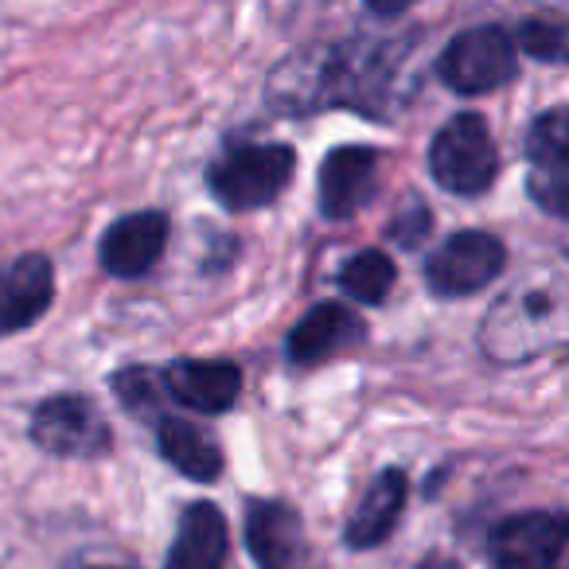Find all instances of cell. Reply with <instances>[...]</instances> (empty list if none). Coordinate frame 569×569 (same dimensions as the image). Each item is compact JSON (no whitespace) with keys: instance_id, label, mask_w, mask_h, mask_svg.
I'll return each mask as SVG.
<instances>
[{"instance_id":"25","label":"cell","mask_w":569,"mask_h":569,"mask_svg":"<svg viewBox=\"0 0 569 569\" xmlns=\"http://www.w3.org/2000/svg\"><path fill=\"white\" fill-rule=\"evenodd\" d=\"M94 569H137V566H94Z\"/></svg>"},{"instance_id":"6","label":"cell","mask_w":569,"mask_h":569,"mask_svg":"<svg viewBox=\"0 0 569 569\" xmlns=\"http://www.w3.org/2000/svg\"><path fill=\"white\" fill-rule=\"evenodd\" d=\"M28 437L56 460H102L113 452V429L87 395H51L28 418Z\"/></svg>"},{"instance_id":"16","label":"cell","mask_w":569,"mask_h":569,"mask_svg":"<svg viewBox=\"0 0 569 569\" xmlns=\"http://www.w3.org/2000/svg\"><path fill=\"white\" fill-rule=\"evenodd\" d=\"M406 499H410V476L402 468H382L359 507L351 511L348 527H343V546L348 550H375L382 546L406 515Z\"/></svg>"},{"instance_id":"13","label":"cell","mask_w":569,"mask_h":569,"mask_svg":"<svg viewBox=\"0 0 569 569\" xmlns=\"http://www.w3.org/2000/svg\"><path fill=\"white\" fill-rule=\"evenodd\" d=\"M367 340V320L359 317L351 305L340 301H320L297 320V328L284 336V359L301 371L320 367L328 359L343 356L351 348H363Z\"/></svg>"},{"instance_id":"20","label":"cell","mask_w":569,"mask_h":569,"mask_svg":"<svg viewBox=\"0 0 569 569\" xmlns=\"http://www.w3.org/2000/svg\"><path fill=\"white\" fill-rule=\"evenodd\" d=\"M113 398L121 402V410L133 418L157 421L160 406H164V390H160V371L152 367H118L110 379Z\"/></svg>"},{"instance_id":"8","label":"cell","mask_w":569,"mask_h":569,"mask_svg":"<svg viewBox=\"0 0 569 569\" xmlns=\"http://www.w3.org/2000/svg\"><path fill=\"white\" fill-rule=\"evenodd\" d=\"M569 519L566 511L507 515L488 535L491 569H561Z\"/></svg>"},{"instance_id":"23","label":"cell","mask_w":569,"mask_h":569,"mask_svg":"<svg viewBox=\"0 0 569 569\" xmlns=\"http://www.w3.org/2000/svg\"><path fill=\"white\" fill-rule=\"evenodd\" d=\"M367 12H371L375 20H398V17H406V4H367Z\"/></svg>"},{"instance_id":"3","label":"cell","mask_w":569,"mask_h":569,"mask_svg":"<svg viewBox=\"0 0 569 569\" xmlns=\"http://www.w3.org/2000/svg\"><path fill=\"white\" fill-rule=\"evenodd\" d=\"M297 176V149L281 141H230L207 164L211 199L230 214L261 211L277 203Z\"/></svg>"},{"instance_id":"11","label":"cell","mask_w":569,"mask_h":569,"mask_svg":"<svg viewBox=\"0 0 569 569\" xmlns=\"http://www.w3.org/2000/svg\"><path fill=\"white\" fill-rule=\"evenodd\" d=\"M379 188V149L336 144L317 172V207L328 222H348L375 199Z\"/></svg>"},{"instance_id":"7","label":"cell","mask_w":569,"mask_h":569,"mask_svg":"<svg viewBox=\"0 0 569 569\" xmlns=\"http://www.w3.org/2000/svg\"><path fill=\"white\" fill-rule=\"evenodd\" d=\"M507 269V246L491 230H457L426 253V284L433 297L460 301L488 289Z\"/></svg>"},{"instance_id":"1","label":"cell","mask_w":569,"mask_h":569,"mask_svg":"<svg viewBox=\"0 0 569 569\" xmlns=\"http://www.w3.org/2000/svg\"><path fill=\"white\" fill-rule=\"evenodd\" d=\"M418 36L367 32L284 56L266 79V106L284 118H312L328 110H356L387 118L402 59Z\"/></svg>"},{"instance_id":"21","label":"cell","mask_w":569,"mask_h":569,"mask_svg":"<svg viewBox=\"0 0 569 569\" xmlns=\"http://www.w3.org/2000/svg\"><path fill=\"white\" fill-rule=\"evenodd\" d=\"M515 51H527L530 59L546 67H561L569 56V32L561 20H546V17H527L519 24V32H511Z\"/></svg>"},{"instance_id":"17","label":"cell","mask_w":569,"mask_h":569,"mask_svg":"<svg viewBox=\"0 0 569 569\" xmlns=\"http://www.w3.org/2000/svg\"><path fill=\"white\" fill-rule=\"evenodd\" d=\"M230 558V535L227 515L207 499H196L180 511L176 538L168 546L164 569H227Z\"/></svg>"},{"instance_id":"22","label":"cell","mask_w":569,"mask_h":569,"mask_svg":"<svg viewBox=\"0 0 569 569\" xmlns=\"http://www.w3.org/2000/svg\"><path fill=\"white\" fill-rule=\"evenodd\" d=\"M429 230H433V211H429V203L418 196V191H410V196L398 203L395 219H390L387 227V238L398 246V250H421L429 238Z\"/></svg>"},{"instance_id":"15","label":"cell","mask_w":569,"mask_h":569,"mask_svg":"<svg viewBox=\"0 0 569 569\" xmlns=\"http://www.w3.org/2000/svg\"><path fill=\"white\" fill-rule=\"evenodd\" d=\"M168 234H172V219L164 211L121 214L106 227L102 242H98V261L118 281H137V277L152 273L157 261L164 258Z\"/></svg>"},{"instance_id":"10","label":"cell","mask_w":569,"mask_h":569,"mask_svg":"<svg viewBox=\"0 0 569 569\" xmlns=\"http://www.w3.org/2000/svg\"><path fill=\"white\" fill-rule=\"evenodd\" d=\"M246 550L258 569H312L305 519L284 499L246 503Z\"/></svg>"},{"instance_id":"19","label":"cell","mask_w":569,"mask_h":569,"mask_svg":"<svg viewBox=\"0 0 569 569\" xmlns=\"http://www.w3.org/2000/svg\"><path fill=\"white\" fill-rule=\"evenodd\" d=\"M395 281H398V266L387 250H359L356 258L343 261L340 277H336V284H340L343 293L356 305H367V309L390 301Z\"/></svg>"},{"instance_id":"9","label":"cell","mask_w":569,"mask_h":569,"mask_svg":"<svg viewBox=\"0 0 569 569\" xmlns=\"http://www.w3.org/2000/svg\"><path fill=\"white\" fill-rule=\"evenodd\" d=\"M527 191L546 214L566 219L569 196V152H566V106L538 113L527 129Z\"/></svg>"},{"instance_id":"18","label":"cell","mask_w":569,"mask_h":569,"mask_svg":"<svg viewBox=\"0 0 569 569\" xmlns=\"http://www.w3.org/2000/svg\"><path fill=\"white\" fill-rule=\"evenodd\" d=\"M157 429V452L183 476V480H196V483H214L227 468V457L222 449L214 445V437L207 429L191 426L183 418H172V413H160L152 421Z\"/></svg>"},{"instance_id":"4","label":"cell","mask_w":569,"mask_h":569,"mask_svg":"<svg viewBox=\"0 0 569 569\" xmlns=\"http://www.w3.org/2000/svg\"><path fill=\"white\" fill-rule=\"evenodd\" d=\"M429 176L449 196H488L499 176V152L480 113H452L429 141Z\"/></svg>"},{"instance_id":"12","label":"cell","mask_w":569,"mask_h":569,"mask_svg":"<svg viewBox=\"0 0 569 569\" xmlns=\"http://www.w3.org/2000/svg\"><path fill=\"white\" fill-rule=\"evenodd\" d=\"M160 390L172 398L176 406L191 413H207L219 418L230 413L242 398V367L234 359H196L183 356L160 371Z\"/></svg>"},{"instance_id":"14","label":"cell","mask_w":569,"mask_h":569,"mask_svg":"<svg viewBox=\"0 0 569 569\" xmlns=\"http://www.w3.org/2000/svg\"><path fill=\"white\" fill-rule=\"evenodd\" d=\"M56 305V266L48 253L28 250L0 266V340L28 332Z\"/></svg>"},{"instance_id":"24","label":"cell","mask_w":569,"mask_h":569,"mask_svg":"<svg viewBox=\"0 0 569 569\" xmlns=\"http://www.w3.org/2000/svg\"><path fill=\"white\" fill-rule=\"evenodd\" d=\"M421 569H460V566H457V561H449V558H429Z\"/></svg>"},{"instance_id":"2","label":"cell","mask_w":569,"mask_h":569,"mask_svg":"<svg viewBox=\"0 0 569 569\" xmlns=\"http://www.w3.org/2000/svg\"><path fill=\"white\" fill-rule=\"evenodd\" d=\"M566 340V269L558 261L527 266L491 301L476 343L496 367H519Z\"/></svg>"},{"instance_id":"5","label":"cell","mask_w":569,"mask_h":569,"mask_svg":"<svg viewBox=\"0 0 569 569\" xmlns=\"http://www.w3.org/2000/svg\"><path fill=\"white\" fill-rule=\"evenodd\" d=\"M519 74V51L503 24L465 28L445 43L437 59V79L460 98L491 94Z\"/></svg>"}]
</instances>
